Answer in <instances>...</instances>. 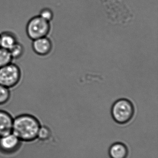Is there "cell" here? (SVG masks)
<instances>
[{"label":"cell","instance_id":"obj_1","mask_svg":"<svg viewBox=\"0 0 158 158\" xmlns=\"http://www.w3.org/2000/svg\"><path fill=\"white\" fill-rule=\"evenodd\" d=\"M41 126L40 122L35 116L23 114L14 118L12 133L22 142H32L37 139Z\"/></svg>","mask_w":158,"mask_h":158},{"label":"cell","instance_id":"obj_2","mask_svg":"<svg viewBox=\"0 0 158 158\" xmlns=\"http://www.w3.org/2000/svg\"><path fill=\"white\" fill-rule=\"evenodd\" d=\"M111 113L113 119L116 123L125 124L133 118L135 109L133 103L129 100L120 99L113 104Z\"/></svg>","mask_w":158,"mask_h":158},{"label":"cell","instance_id":"obj_3","mask_svg":"<svg viewBox=\"0 0 158 158\" xmlns=\"http://www.w3.org/2000/svg\"><path fill=\"white\" fill-rule=\"evenodd\" d=\"M49 22L45 21L39 15L34 16L27 23L26 33L32 40L47 36L50 31Z\"/></svg>","mask_w":158,"mask_h":158},{"label":"cell","instance_id":"obj_4","mask_svg":"<svg viewBox=\"0 0 158 158\" xmlns=\"http://www.w3.org/2000/svg\"><path fill=\"white\" fill-rule=\"evenodd\" d=\"M21 77L22 72L17 64L11 63L0 68V85L8 88L17 85Z\"/></svg>","mask_w":158,"mask_h":158},{"label":"cell","instance_id":"obj_5","mask_svg":"<svg viewBox=\"0 0 158 158\" xmlns=\"http://www.w3.org/2000/svg\"><path fill=\"white\" fill-rule=\"evenodd\" d=\"M22 142L13 133L0 137V152L5 155L14 154L20 149Z\"/></svg>","mask_w":158,"mask_h":158},{"label":"cell","instance_id":"obj_6","mask_svg":"<svg viewBox=\"0 0 158 158\" xmlns=\"http://www.w3.org/2000/svg\"><path fill=\"white\" fill-rule=\"evenodd\" d=\"M32 47L36 54L40 56H46L51 52L52 42L47 36L44 37L33 40Z\"/></svg>","mask_w":158,"mask_h":158},{"label":"cell","instance_id":"obj_7","mask_svg":"<svg viewBox=\"0 0 158 158\" xmlns=\"http://www.w3.org/2000/svg\"><path fill=\"white\" fill-rule=\"evenodd\" d=\"M14 118L6 111L0 110V137L12 133Z\"/></svg>","mask_w":158,"mask_h":158},{"label":"cell","instance_id":"obj_8","mask_svg":"<svg viewBox=\"0 0 158 158\" xmlns=\"http://www.w3.org/2000/svg\"><path fill=\"white\" fill-rule=\"evenodd\" d=\"M109 154L110 158H127L128 154V149L123 143L116 142L110 147Z\"/></svg>","mask_w":158,"mask_h":158},{"label":"cell","instance_id":"obj_9","mask_svg":"<svg viewBox=\"0 0 158 158\" xmlns=\"http://www.w3.org/2000/svg\"><path fill=\"white\" fill-rule=\"evenodd\" d=\"M17 41L16 36L11 32H4L0 34V47L10 50Z\"/></svg>","mask_w":158,"mask_h":158},{"label":"cell","instance_id":"obj_10","mask_svg":"<svg viewBox=\"0 0 158 158\" xmlns=\"http://www.w3.org/2000/svg\"><path fill=\"white\" fill-rule=\"evenodd\" d=\"M13 60L9 51L0 47V68L11 63Z\"/></svg>","mask_w":158,"mask_h":158},{"label":"cell","instance_id":"obj_11","mask_svg":"<svg viewBox=\"0 0 158 158\" xmlns=\"http://www.w3.org/2000/svg\"><path fill=\"white\" fill-rule=\"evenodd\" d=\"M12 58L13 59H18L21 58L24 52V48L21 43L17 42L10 50H9Z\"/></svg>","mask_w":158,"mask_h":158},{"label":"cell","instance_id":"obj_12","mask_svg":"<svg viewBox=\"0 0 158 158\" xmlns=\"http://www.w3.org/2000/svg\"><path fill=\"white\" fill-rule=\"evenodd\" d=\"M51 136V129L48 127L41 125L39 130L37 139L41 141H47L50 139Z\"/></svg>","mask_w":158,"mask_h":158},{"label":"cell","instance_id":"obj_13","mask_svg":"<svg viewBox=\"0 0 158 158\" xmlns=\"http://www.w3.org/2000/svg\"><path fill=\"white\" fill-rule=\"evenodd\" d=\"M10 89L0 85V105L6 104L10 98Z\"/></svg>","mask_w":158,"mask_h":158},{"label":"cell","instance_id":"obj_14","mask_svg":"<svg viewBox=\"0 0 158 158\" xmlns=\"http://www.w3.org/2000/svg\"><path fill=\"white\" fill-rule=\"evenodd\" d=\"M40 16L45 21L48 22H50L53 19V13L52 11L48 8H45L42 9L40 12Z\"/></svg>","mask_w":158,"mask_h":158}]
</instances>
